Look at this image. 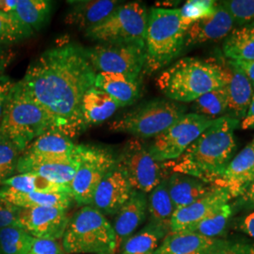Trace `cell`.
<instances>
[{"mask_svg":"<svg viewBox=\"0 0 254 254\" xmlns=\"http://www.w3.org/2000/svg\"><path fill=\"white\" fill-rule=\"evenodd\" d=\"M96 74L86 49L66 43L40 55L29 64L20 82L47 113L53 131L72 138L85 130L82 99L94 87Z\"/></svg>","mask_w":254,"mask_h":254,"instance_id":"6da1fadb","label":"cell"},{"mask_svg":"<svg viewBox=\"0 0 254 254\" xmlns=\"http://www.w3.org/2000/svg\"><path fill=\"white\" fill-rule=\"evenodd\" d=\"M239 121L219 117L173 161L165 162L172 173L196 177L212 186L218 183L236 152L235 130Z\"/></svg>","mask_w":254,"mask_h":254,"instance_id":"7a4b0ae2","label":"cell"},{"mask_svg":"<svg viewBox=\"0 0 254 254\" xmlns=\"http://www.w3.org/2000/svg\"><path fill=\"white\" fill-rule=\"evenodd\" d=\"M227 82L226 68L211 61L183 58L159 74L156 85L170 100L190 103Z\"/></svg>","mask_w":254,"mask_h":254,"instance_id":"3957f363","label":"cell"},{"mask_svg":"<svg viewBox=\"0 0 254 254\" xmlns=\"http://www.w3.org/2000/svg\"><path fill=\"white\" fill-rule=\"evenodd\" d=\"M48 131H53V126L47 113L30 97L21 82L14 83L0 122V135L24 153L34 139Z\"/></svg>","mask_w":254,"mask_h":254,"instance_id":"277c9868","label":"cell"},{"mask_svg":"<svg viewBox=\"0 0 254 254\" xmlns=\"http://www.w3.org/2000/svg\"><path fill=\"white\" fill-rule=\"evenodd\" d=\"M187 29L180 9H151L146 30L143 72L151 74L172 64L185 47Z\"/></svg>","mask_w":254,"mask_h":254,"instance_id":"5b68a950","label":"cell"},{"mask_svg":"<svg viewBox=\"0 0 254 254\" xmlns=\"http://www.w3.org/2000/svg\"><path fill=\"white\" fill-rule=\"evenodd\" d=\"M112 224L98 209L85 205L69 218L63 236L67 254H115Z\"/></svg>","mask_w":254,"mask_h":254,"instance_id":"8992f818","label":"cell"},{"mask_svg":"<svg viewBox=\"0 0 254 254\" xmlns=\"http://www.w3.org/2000/svg\"><path fill=\"white\" fill-rule=\"evenodd\" d=\"M186 111L181 103L157 98L139 105L115 120L110 124L109 130L138 138L155 137L181 119Z\"/></svg>","mask_w":254,"mask_h":254,"instance_id":"52a82bcc","label":"cell"},{"mask_svg":"<svg viewBox=\"0 0 254 254\" xmlns=\"http://www.w3.org/2000/svg\"><path fill=\"white\" fill-rule=\"evenodd\" d=\"M73 157L77 164L70 185L73 200L81 205H91L97 187L117 158L109 148L89 144L75 145Z\"/></svg>","mask_w":254,"mask_h":254,"instance_id":"ba28073f","label":"cell"},{"mask_svg":"<svg viewBox=\"0 0 254 254\" xmlns=\"http://www.w3.org/2000/svg\"><path fill=\"white\" fill-rule=\"evenodd\" d=\"M149 12L140 2L120 4L98 26L85 31L86 37L99 43H145Z\"/></svg>","mask_w":254,"mask_h":254,"instance_id":"9c48e42d","label":"cell"},{"mask_svg":"<svg viewBox=\"0 0 254 254\" xmlns=\"http://www.w3.org/2000/svg\"><path fill=\"white\" fill-rule=\"evenodd\" d=\"M86 53L95 71L99 73H121L139 78L144 69L145 43H101L87 48Z\"/></svg>","mask_w":254,"mask_h":254,"instance_id":"30bf717a","label":"cell"},{"mask_svg":"<svg viewBox=\"0 0 254 254\" xmlns=\"http://www.w3.org/2000/svg\"><path fill=\"white\" fill-rule=\"evenodd\" d=\"M117 162L124 168L133 190L145 194L169 177L170 171L165 162L155 160L148 147L138 139L127 141Z\"/></svg>","mask_w":254,"mask_h":254,"instance_id":"8fae6325","label":"cell"},{"mask_svg":"<svg viewBox=\"0 0 254 254\" xmlns=\"http://www.w3.org/2000/svg\"><path fill=\"white\" fill-rule=\"evenodd\" d=\"M215 120L197 113H186L173 126L154 137L148 147L151 154L159 162L173 161L208 128Z\"/></svg>","mask_w":254,"mask_h":254,"instance_id":"7c38bea8","label":"cell"},{"mask_svg":"<svg viewBox=\"0 0 254 254\" xmlns=\"http://www.w3.org/2000/svg\"><path fill=\"white\" fill-rule=\"evenodd\" d=\"M68 221L65 209L31 207L21 208L16 224L35 238L58 241L63 238Z\"/></svg>","mask_w":254,"mask_h":254,"instance_id":"4fadbf2b","label":"cell"},{"mask_svg":"<svg viewBox=\"0 0 254 254\" xmlns=\"http://www.w3.org/2000/svg\"><path fill=\"white\" fill-rule=\"evenodd\" d=\"M133 191L124 168L116 162L97 187L91 205L103 214L116 215Z\"/></svg>","mask_w":254,"mask_h":254,"instance_id":"5bb4252c","label":"cell"},{"mask_svg":"<svg viewBox=\"0 0 254 254\" xmlns=\"http://www.w3.org/2000/svg\"><path fill=\"white\" fill-rule=\"evenodd\" d=\"M232 200L227 190L214 186L212 190L190 205L175 210L171 222V232L186 230L213 214Z\"/></svg>","mask_w":254,"mask_h":254,"instance_id":"9a60e30c","label":"cell"},{"mask_svg":"<svg viewBox=\"0 0 254 254\" xmlns=\"http://www.w3.org/2000/svg\"><path fill=\"white\" fill-rule=\"evenodd\" d=\"M76 166L73 154L72 157L53 158L22 154L17 163L16 173L36 174L49 181L70 187Z\"/></svg>","mask_w":254,"mask_h":254,"instance_id":"2e32d148","label":"cell"},{"mask_svg":"<svg viewBox=\"0 0 254 254\" xmlns=\"http://www.w3.org/2000/svg\"><path fill=\"white\" fill-rule=\"evenodd\" d=\"M147 213V195L140 191H133L129 200L116 213L112 225L116 241L115 254L144 222Z\"/></svg>","mask_w":254,"mask_h":254,"instance_id":"e0dca14e","label":"cell"},{"mask_svg":"<svg viewBox=\"0 0 254 254\" xmlns=\"http://www.w3.org/2000/svg\"><path fill=\"white\" fill-rule=\"evenodd\" d=\"M233 27L234 20L227 9L221 4H218V8L212 16L195 22L187 29L185 47L226 38L230 35Z\"/></svg>","mask_w":254,"mask_h":254,"instance_id":"ac0fdd59","label":"cell"},{"mask_svg":"<svg viewBox=\"0 0 254 254\" xmlns=\"http://www.w3.org/2000/svg\"><path fill=\"white\" fill-rule=\"evenodd\" d=\"M254 180V145L250 143L228 165L221 179L215 185L227 190L232 199L238 198Z\"/></svg>","mask_w":254,"mask_h":254,"instance_id":"d6986e66","label":"cell"},{"mask_svg":"<svg viewBox=\"0 0 254 254\" xmlns=\"http://www.w3.org/2000/svg\"><path fill=\"white\" fill-rule=\"evenodd\" d=\"M68 3L70 9L65 16V23L85 31L104 22L120 5L116 0H84Z\"/></svg>","mask_w":254,"mask_h":254,"instance_id":"ffe728a7","label":"cell"},{"mask_svg":"<svg viewBox=\"0 0 254 254\" xmlns=\"http://www.w3.org/2000/svg\"><path fill=\"white\" fill-rule=\"evenodd\" d=\"M94 87L109 94L120 108L131 106L140 96L139 78L121 73H97Z\"/></svg>","mask_w":254,"mask_h":254,"instance_id":"44dd1931","label":"cell"},{"mask_svg":"<svg viewBox=\"0 0 254 254\" xmlns=\"http://www.w3.org/2000/svg\"><path fill=\"white\" fill-rule=\"evenodd\" d=\"M228 65V110L232 113V118L242 121L254 96V86L239 69L229 63Z\"/></svg>","mask_w":254,"mask_h":254,"instance_id":"7402d4cb","label":"cell"},{"mask_svg":"<svg viewBox=\"0 0 254 254\" xmlns=\"http://www.w3.org/2000/svg\"><path fill=\"white\" fill-rule=\"evenodd\" d=\"M0 196L19 208L58 207L68 210L73 203V196L68 192L23 193L0 187Z\"/></svg>","mask_w":254,"mask_h":254,"instance_id":"603a6c76","label":"cell"},{"mask_svg":"<svg viewBox=\"0 0 254 254\" xmlns=\"http://www.w3.org/2000/svg\"><path fill=\"white\" fill-rule=\"evenodd\" d=\"M167 187L175 210L200 199L214 186L187 174L173 173L167 178Z\"/></svg>","mask_w":254,"mask_h":254,"instance_id":"cb8c5ba5","label":"cell"},{"mask_svg":"<svg viewBox=\"0 0 254 254\" xmlns=\"http://www.w3.org/2000/svg\"><path fill=\"white\" fill-rule=\"evenodd\" d=\"M217 239L189 230L170 232L154 254H204Z\"/></svg>","mask_w":254,"mask_h":254,"instance_id":"d4e9b609","label":"cell"},{"mask_svg":"<svg viewBox=\"0 0 254 254\" xmlns=\"http://www.w3.org/2000/svg\"><path fill=\"white\" fill-rule=\"evenodd\" d=\"M118 104L109 94L92 87L82 99L81 116L84 129L99 125L110 118L119 109Z\"/></svg>","mask_w":254,"mask_h":254,"instance_id":"484cf974","label":"cell"},{"mask_svg":"<svg viewBox=\"0 0 254 254\" xmlns=\"http://www.w3.org/2000/svg\"><path fill=\"white\" fill-rule=\"evenodd\" d=\"M75 144L69 136L57 131H48L34 139L23 154L40 157H72Z\"/></svg>","mask_w":254,"mask_h":254,"instance_id":"4316f807","label":"cell"},{"mask_svg":"<svg viewBox=\"0 0 254 254\" xmlns=\"http://www.w3.org/2000/svg\"><path fill=\"white\" fill-rule=\"evenodd\" d=\"M170 233L166 228L149 222L145 227L130 236L119 250L120 254H154Z\"/></svg>","mask_w":254,"mask_h":254,"instance_id":"83f0119b","label":"cell"},{"mask_svg":"<svg viewBox=\"0 0 254 254\" xmlns=\"http://www.w3.org/2000/svg\"><path fill=\"white\" fill-rule=\"evenodd\" d=\"M148 194L147 211L150 216V222L166 228L171 232V222L175 209L168 191L167 179Z\"/></svg>","mask_w":254,"mask_h":254,"instance_id":"f1b7e54d","label":"cell"},{"mask_svg":"<svg viewBox=\"0 0 254 254\" xmlns=\"http://www.w3.org/2000/svg\"><path fill=\"white\" fill-rule=\"evenodd\" d=\"M52 2L47 0H18L12 14L32 33L40 30L48 21Z\"/></svg>","mask_w":254,"mask_h":254,"instance_id":"f546056e","label":"cell"},{"mask_svg":"<svg viewBox=\"0 0 254 254\" xmlns=\"http://www.w3.org/2000/svg\"><path fill=\"white\" fill-rule=\"evenodd\" d=\"M223 53L229 61H254V25L234 30L225 40Z\"/></svg>","mask_w":254,"mask_h":254,"instance_id":"4dcf8cb0","label":"cell"},{"mask_svg":"<svg viewBox=\"0 0 254 254\" xmlns=\"http://www.w3.org/2000/svg\"><path fill=\"white\" fill-rule=\"evenodd\" d=\"M1 187H6L10 190L23 193L68 192L72 194L70 187L49 181L42 176L32 173H18L13 175L3 182Z\"/></svg>","mask_w":254,"mask_h":254,"instance_id":"1f68e13d","label":"cell"},{"mask_svg":"<svg viewBox=\"0 0 254 254\" xmlns=\"http://www.w3.org/2000/svg\"><path fill=\"white\" fill-rule=\"evenodd\" d=\"M34 237L17 224L0 229V254H27Z\"/></svg>","mask_w":254,"mask_h":254,"instance_id":"d6a6232c","label":"cell"},{"mask_svg":"<svg viewBox=\"0 0 254 254\" xmlns=\"http://www.w3.org/2000/svg\"><path fill=\"white\" fill-rule=\"evenodd\" d=\"M232 215L233 206L232 204L227 203L224 206L215 211L208 217L201 219L195 225L186 230L198 233L201 236H206L209 238L217 239L218 237L224 234Z\"/></svg>","mask_w":254,"mask_h":254,"instance_id":"836d02e7","label":"cell"},{"mask_svg":"<svg viewBox=\"0 0 254 254\" xmlns=\"http://www.w3.org/2000/svg\"><path fill=\"white\" fill-rule=\"evenodd\" d=\"M195 112L213 120L219 118L228 110V95L226 85L201 95L194 101Z\"/></svg>","mask_w":254,"mask_h":254,"instance_id":"e575fe53","label":"cell"},{"mask_svg":"<svg viewBox=\"0 0 254 254\" xmlns=\"http://www.w3.org/2000/svg\"><path fill=\"white\" fill-rule=\"evenodd\" d=\"M32 34L12 13L0 12V46L17 43Z\"/></svg>","mask_w":254,"mask_h":254,"instance_id":"d590c367","label":"cell"},{"mask_svg":"<svg viewBox=\"0 0 254 254\" xmlns=\"http://www.w3.org/2000/svg\"><path fill=\"white\" fill-rule=\"evenodd\" d=\"M218 4L213 0H190L180 9L182 22L189 28L195 22L212 16Z\"/></svg>","mask_w":254,"mask_h":254,"instance_id":"8d00e7d4","label":"cell"},{"mask_svg":"<svg viewBox=\"0 0 254 254\" xmlns=\"http://www.w3.org/2000/svg\"><path fill=\"white\" fill-rule=\"evenodd\" d=\"M23 154L7 137L0 135V187L16 173L19 158Z\"/></svg>","mask_w":254,"mask_h":254,"instance_id":"74e56055","label":"cell"},{"mask_svg":"<svg viewBox=\"0 0 254 254\" xmlns=\"http://www.w3.org/2000/svg\"><path fill=\"white\" fill-rule=\"evenodd\" d=\"M221 5L237 25H245L254 19V0H228Z\"/></svg>","mask_w":254,"mask_h":254,"instance_id":"f35d334b","label":"cell"},{"mask_svg":"<svg viewBox=\"0 0 254 254\" xmlns=\"http://www.w3.org/2000/svg\"><path fill=\"white\" fill-rule=\"evenodd\" d=\"M204 254H254V246L218 238Z\"/></svg>","mask_w":254,"mask_h":254,"instance_id":"ab89813d","label":"cell"},{"mask_svg":"<svg viewBox=\"0 0 254 254\" xmlns=\"http://www.w3.org/2000/svg\"><path fill=\"white\" fill-rule=\"evenodd\" d=\"M27 254H65L57 240L35 238Z\"/></svg>","mask_w":254,"mask_h":254,"instance_id":"60d3db41","label":"cell"},{"mask_svg":"<svg viewBox=\"0 0 254 254\" xmlns=\"http://www.w3.org/2000/svg\"><path fill=\"white\" fill-rule=\"evenodd\" d=\"M20 210L0 196V229L16 224Z\"/></svg>","mask_w":254,"mask_h":254,"instance_id":"b9f144b4","label":"cell"},{"mask_svg":"<svg viewBox=\"0 0 254 254\" xmlns=\"http://www.w3.org/2000/svg\"><path fill=\"white\" fill-rule=\"evenodd\" d=\"M238 204L243 208L254 209V180L238 197Z\"/></svg>","mask_w":254,"mask_h":254,"instance_id":"7bdbcfd3","label":"cell"},{"mask_svg":"<svg viewBox=\"0 0 254 254\" xmlns=\"http://www.w3.org/2000/svg\"><path fill=\"white\" fill-rule=\"evenodd\" d=\"M228 63L244 73L254 88V61H228Z\"/></svg>","mask_w":254,"mask_h":254,"instance_id":"ee69618b","label":"cell"},{"mask_svg":"<svg viewBox=\"0 0 254 254\" xmlns=\"http://www.w3.org/2000/svg\"><path fill=\"white\" fill-rule=\"evenodd\" d=\"M14 58V53L10 49L0 48V81L7 75L5 74L9 64H11Z\"/></svg>","mask_w":254,"mask_h":254,"instance_id":"f6af8a7d","label":"cell"},{"mask_svg":"<svg viewBox=\"0 0 254 254\" xmlns=\"http://www.w3.org/2000/svg\"><path fill=\"white\" fill-rule=\"evenodd\" d=\"M13 84L14 83L11 81L8 76H6L4 79H2L0 81V122L2 119L7 97L9 95V91H10L11 87L13 86Z\"/></svg>","mask_w":254,"mask_h":254,"instance_id":"bcb514c9","label":"cell"},{"mask_svg":"<svg viewBox=\"0 0 254 254\" xmlns=\"http://www.w3.org/2000/svg\"><path fill=\"white\" fill-rule=\"evenodd\" d=\"M239 230L246 235L254 238V211L240 221Z\"/></svg>","mask_w":254,"mask_h":254,"instance_id":"7dc6e473","label":"cell"},{"mask_svg":"<svg viewBox=\"0 0 254 254\" xmlns=\"http://www.w3.org/2000/svg\"><path fill=\"white\" fill-rule=\"evenodd\" d=\"M240 126L242 129H254V94L252 102L250 104L249 109L247 111L245 118L241 121Z\"/></svg>","mask_w":254,"mask_h":254,"instance_id":"c3c4849f","label":"cell"},{"mask_svg":"<svg viewBox=\"0 0 254 254\" xmlns=\"http://www.w3.org/2000/svg\"><path fill=\"white\" fill-rule=\"evenodd\" d=\"M18 0H0V12L12 13Z\"/></svg>","mask_w":254,"mask_h":254,"instance_id":"681fc988","label":"cell"},{"mask_svg":"<svg viewBox=\"0 0 254 254\" xmlns=\"http://www.w3.org/2000/svg\"><path fill=\"white\" fill-rule=\"evenodd\" d=\"M251 143H253V144H254V139H253V141H252V142H251Z\"/></svg>","mask_w":254,"mask_h":254,"instance_id":"f907efd6","label":"cell"},{"mask_svg":"<svg viewBox=\"0 0 254 254\" xmlns=\"http://www.w3.org/2000/svg\"><path fill=\"white\" fill-rule=\"evenodd\" d=\"M252 25H254V22H253V23H252Z\"/></svg>","mask_w":254,"mask_h":254,"instance_id":"816d5d0a","label":"cell"}]
</instances>
